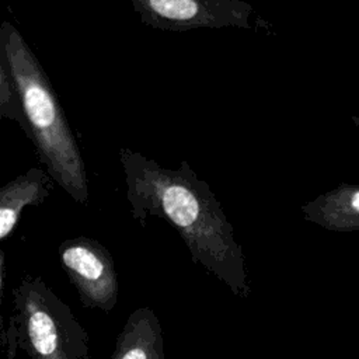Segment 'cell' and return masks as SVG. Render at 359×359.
<instances>
[{"label": "cell", "mask_w": 359, "mask_h": 359, "mask_svg": "<svg viewBox=\"0 0 359 359\" xmlns=\"http://www.w3.org/2000/svg\"><path fill=\"white\" fill-rule=\"evenodd\" d=\"M130 213L142 227L149 216L172 226L191 259L224 283L234 296L248 297L251 286L245 255L220 202L188 161L165 168L140 151L119 149Z\"/></svg>", "instance_id": "obj_1"}, {"label": "cell", "mask_w": 359, "mask_h": 359, "mask_svg": "<svg viewBox=\"0 0 359 359\" xmlns=\"http://www.w3.org/2000/svg\"><path fill=\"white\" fill-rule=\"evenodd\" d=\"M0 57L17 86L24 126L41 164L76 202L87 205L88 178L79 143L59 104L46 72L21 32L8 21L0 27Z\"/></svg>", "instance_id": "obj_2"}, {"label": "cell", "mask_w": 359, "mask_h": 359, "mask_svg": "<svg viewBox=\"0 0 359 359\" xmlns=\"http://www.w3.org/2000/svg\"><path fill=\"white\" fill-rule=\"evenodd\" d=\"M11 294L18 348L28 359H91L87 331L41 276H22Z\"/></svg>", "instance_id": "obj_3"}, {"label": "cell", "mask_w": 359, "mask_h": 359, "mask_svg": "<svg viewBox=\"0 0 359 359\" xmlns=\"http://www.w3.org/2000/svg\"><path fill=\"white\" fill-rule=\"evenodd\" d=\"M143 24L168 32L198 28L251 29L254 8L243 0H129Z\"/></svg>", "instance_id": "obj_4"}, {"label": "cell", "mask_w": 359, "mask_h": 359, "mask_svg": "<svg viewBox=\"0 0 359 359\" xmlns=\"http://www.w3.org/2000/svg\"><path fill=\"white\" fill-rule=\"evenodd\" d=\"M59 261L86 309L112 311L118 302L114 258L97 240L79 236L59 245Z\"/></svg>", "instance_id": "obj_5"}, {"label": "cell", "mask_w": 359, "mask_h": 359, "mask_svg": "<svg viewBox=\"0 0 359 359\" xmlns=\"http://www.w3.org/2000/svg\"><path fill=\"white\" fill-rule=\"evenodd\" d=\"M50 175L38 167L29 168L0 188V240L10 237L27 206H38L50 192Z\"/></svg>", "instance_id": "obj_6"}, {"label": "cell", "mask_w": 359, "mask_h": 359, "mask_svg": "<svg viewBox=\"0 0 359 359\" xmlns=\"http://www.w3.org/2000/svg\"><path fill=\"white\" fill-rule=\"evenodd\" d=\"M109 359H165L161 324L150 307L129 314Z\"/></svg>", "instance_id": "obj_7"}, {"label": "cell", "mask_w": 359, "mask_h": 359, "mask_svg": "<svg viewBox=\"0 0 359 359\" xmlns=\"http://www.w3.org/2000/svg\"><path fill=\"white\" fill-rule=\"evenodd\" d=\"M300 209L307 222L325 230L356 231L359 230V185L339 184Z\"/></svg>", "instance_id": "obj_8"}, {"label": "cell", "mask_w": 359, "mask_h": 359, "mask_svg": "<svg viewBox=\"0 0 359 359\" xmlns=\"http://www.w3.org/2000/svg\"><path fill=\"white\" fill-rule=\"evenodd\" d=\"M0 116L4 119H11L24 126V114L21 98L14 83V79L6 65L0 57Z\"/></svg>", "instance_id": "obj_9"}, {"label": "cell", "mask_w": 359, "mask_h": 359, "mask_svg": "<svg viewBox=\"0 0 359 359\" xmlns=\"http://www.w3.org/2000/svg\"><path fill=\"white\" fill-rule=\"evenodd\" d=\"M0 272H1V276H0V296H1V300H3L4 283H6V258H4V251L3 250L0 251Z\"/></svg>", "instance_id": "obj_10"}, {"label": "cell", "mask_w": 359, "mask_h": 359, "mask_svg": "<svg viewBox=\"0 0 359 359\" xmlns=\"http://www.w3.org/2000/svg\"><path fill=\"white\" fill-rule=\"evenodd\" d=\"M352 122L359 128V116H352Z\"/></svg>", "instance_id": "obj_11"}, {"label": "cell", "mask_w": 359, "mask_h": 359, "mask_svg": "<svg viewBox=\"0 0 359 359\" xmlns=\"http://www.w3.org/2000/svg\"><path fill=\"white\" fill-rule=\"evenodd\" d=\"M358 34H359V28H358Z\"/></svg>", "instance_id": "obj_12"}]
</instances>
